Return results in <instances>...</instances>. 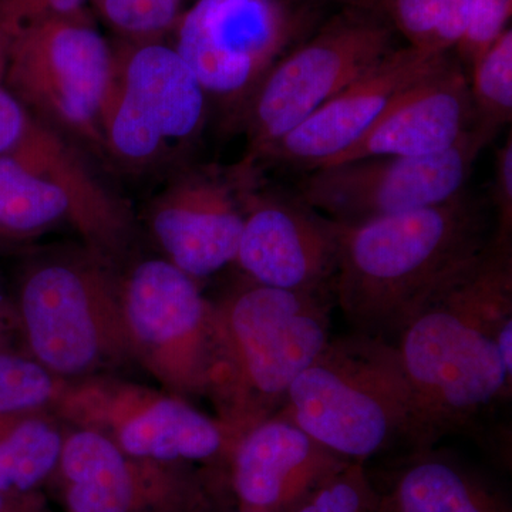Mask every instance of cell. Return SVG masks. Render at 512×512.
Returning a JSON list of instances; mask_svg holds the SVG:
<instances>
[{
	"label": "cell",
	"mask_w": 512,
	"mask_h": 512,
	"mask_svg": "<svg viewBox=\"0 0 512 512\" xmlns=\"http://www.w3.org/2000/svg\"><path fill=\"white\" fill-rule=\"evenodd\" d=\"M412 394L419 446L473 426L512 390V252L491 245L392 343Z\"/></svg>",
	"instance_id": "cell-1"
},
{
	"label": "cell",
	"mask_w": 512,
	"mask_h": 512,
	"mask_svg": "<svg viewBox=\"0 0 512 512\" xmlns=\"http://www.w3.org/2000/svg\"><path fill=\"white\" fill-rule=\"evenodd\" d=\"M339 225L335 301L353 333L390 343L494 239L483 208L466 191L436 207Z\"/></svg>",
	"instance_id": "cell-2"
},
{
	"label": "cell",
	"mask_w": 512,
	"mask_h": 512,
	"mask_svg": "<svg viewBox=\"0 0 512 512\" xmlns=\"http://www.w3.org/2000/svg\"><path fill=\"white\" fill-rule=\"evenodd\" d=\"M332 299L249 281L212 302L205 397L234 444L284 407L296 377L328 346Z\"/></svg>",
	"instance_id": "cell-3"
},
{
	"label": "cell",
	"mask_w": 512,
	"mask_h": 512,
	"mask_svg": "<svg viewBox=\"0 0 512 512\" xmlns=\"http://www.w3.org/2000/svg\"><path fill=\"white\" fill-rule=\"evenodd\" d=\"M279 412L350 463L397 446L417 450L412 394L396 349L352 333L328 346L296 377Z\"/></svg>",
	"instance_id": "cell-4"
},
{
	"label": "cell",
	"mask_w": 512,
	"mask_h": 512,
	"mask_svg": "<svg viewBox=\"0 0 512 512\" xmlns=\"http://www.w3.org/2000/svg\"><path fill=\"white\" fill-rule=\"evenodd\" d=\"M13 313L26 356L64 382L136 365L121 278L110 261L90 249L33 265L23 276Z\"/></svg>",
	"instance_id": "cell-5"
},
{
	"label": "cell",
	"mask_w": 512,
	"mask_h": 512,
	"mask_svg": "<svg viewBox=\"0 0 512 512\" xmlns=\"http://www.w3.org/2000/svg\"><path fill=\"white\" fill-rule=\"evenodd\" d=\"M60 222H69L87 249L107 261L130 241L126 207L59 131L32 114L18 147L0 156V235L33 237Z\"/></svg>",
	"instance_id": "cell-6"
},
{
	"label": "cell",
	"mask_w": 512,
	"mask_h": 512,
	"mask_svg": "<svg viewBox=\"0 0 512 512\" xmlns=\"http://www.w3.org/2000/svg\"><path fill=\"white\" fill-rule=\"evenodd\" d=\"M329 0H195L175 45L207 96L242 111L256 87L325 22Z\"/></svg>",
	"instance_id": "cell-7"
},
{
	"label": "cell",
	"mask_w": 512,
	"mask_h": 512,
	"mask_svg": "<svg viewBox=\"0 0 512 512\" xmlns=\"http://www.w3.org/2000/svg\"><path fill=\"white\" fill-rule=\"evenodd\" d=\"M383 13L345 8L326 19L256 87L241 114L254 164L326 101L394 49Z\"/></svg>",
	"instance_id": "cell-8"
},
{
	"label": "cell",
	"mask_w": 512,
	"mask_h": 512,
	"mask_svg": "<svg viewBox=\"0 0 512 512\" xmlns=\"http://www.w3.org/2000/svg\"><path fill=\"white\" fill-rule=\"evenodd\" d=\"M53 412L64 424L96 431L124 453L158 463L227 467L229 431L188 400L114 375L67 382Z\"/></svg>",
	"instance_id": "cell-9"
},
{
	"label": "cell",
	"mask_w": 512,
	"mask_h": 512,
	"mask_svg": "<svg viewBox=\"0 0 512 512\" xmlns=\"http://www.w3.org/2000/svg\"><path fill=\"white\" fill-rule=\"evenodd\" d=\"M111 62L113 49L83 12L37 20L10 35L3 86L55 130L104 144L101 107Z\"/></svg>",
	"instance_id": "cell-10"
},
{
	"label": "cell",
	"mask_w": 512,
	"mask_h": 512,
	"mask_svg": "<svg viewBox=\"0 0 512 512\" xmlns=\"http://www.w3.org/2000/svg\"><path fill=\"white\" fill-rule=\"evenodd\" d=\"M495 131L476 124L460 143L427 157H367L312 168L295 195L342 225L436 207L463 194Z\"/></svg>",
	"instance_id": "cell-11"
},
{
	"label": "cell",
	"mask_w": 512,
	"mask_h": 512,
	"mask_svg": "<svg viewBox=\"0 0 512 512\" xmlns=\"http://www.w3.org/2000/svg\"><path fill=\"white\" fill-rule=\"evenodd\" d=\"M208 96L173 46L134 40L113 49L101 107L103 143L133 164L151 163L197 136Z\"/></svg>",
	"instance_id": "cell-12"
},
{
	"label": "cell",
	"mask_w": 512,
	"mask_h": 512,
	"mask_svg": "<svg viewBox=\"0 0 512 512\" xmlns=\"http://www.w3.org/2000/svg\"><path fill=\"white\" fill-rule=\"evenodd\" d=\"M121 298L136 365L165 392L205 396L212 302L198 282L167 259H147L121 278Z\"/></svg>",
	"instance_id": "cell-13"
},
{
	"label": "cell",
	"mask_w": 512,
	"mask_h": 512,
	"mask_svg": "<svg viewBox=\"0 0 512 512\" xmlns=\"http://www.w3.org/2000/svg\"><path fill=\"white\" fill-rule=\"evenodd\" d=\"M55 478L66 512L215 511L214 488L190 467L130 456L92 430H67Z\"/></svg>",
	"instance_id": "cell-14"
},
{
	"label": "cell",
	"mask_w": 512,
	"mask_h": 512,
	"mask_svg": "<svg viewBox=\"0 0 512 512\" xmlns=\"http://www.w3.org/2000/svg\"><path fill=\"white\" fill-rule=\"evenodd\" d=\"M339 241L338 222L299 198L256 195L251 190L234 262L254 284L333 293Z\"/></svg>",
	"instance_id": "cell-15"
},
{
	"label": "cell",
	"mask_w": 512,
	"mask_h": 512,
	"mask_svg": "<svg viewBox=\"0 0 512 512\" xmlns=\"http://www.w3.org/2000/svg\"><path fill=\"white\" fill-rule=\"evenodd\" d=\"M252 178L254 165L244 163L231 175L191 174L171 185L150 212L165 259L197 282L232 264Z\"/></svg>",
	"instance_id": "cell-16"
},
{
	"label": "cell",
	"mask_w": 512,
	"mask_h": 512,
	"mask_svg": "<svg viewBox=\"0 0 512 512\" xmlns=\"http://www.w3.org/2000/svg\"><path fill=\"white\" fill-rule=\"evenodd\" d=\"M448 53L394 47L375 66L326 101L259 160L306 170L328 164L352 147L414 82L439 66Z\"/></svg>",
	"instance_id": "cell-17"
},
{
	"label": "cell",
	"mask_w": 512,
	"mask_h": 512,
	"mask_svg": "<svg viewBox=\"0 0 512 512\" xmlns=\"http://www.w3.org/2000/svg\"><path fill=\"white\" fill-rule=\"evenodd\" d=\"M349 464L278 412L239 437L225 478L242 510L291 512Z\"/></svg>",
	"instance_id": "cell-18"
},
{
	"label": "cell",
	"mask_w": 512,
	"mask_h": 512,
	"mask_svg": "<svg viewBox=\"0 0 512 512\" xmlns=\"http://www.w3.org/2000/svg\"><path fill=\"white\" fill-rule=\"evenodd\" d=\"M474 126L468 77L447 57L407 87L360 140L328 164L367 157L434 156L456 146Z\"/></svg>",
	"instance_id": "cell-19"
},
{
	"label": "cell",
	"mask_w": 512,
	"mask_h": 512,
	"mask_svg": "<svg viewBox=\"0 0 512 512\" xmlns=\"http://www.w3.org/2000/svg\"><path fill=\"white\" fill-rule=\"evenodd\" d=\"M384 512H511L503 495L450 454L409 451L379 487Z\"/></svg>",
	"instance_id": "cell-20"
},
{
	"label": "cell",
	"mask_w": 512,
	"mask_h": 512,
	"mask_svg": "<svg viewBox=\"0 0 512 512\" xmlns=\"http://www.w3.org/2000/svg\"><path fill=\"white\" fill-rule=\"evenodd\" d=\"M66 433L50 409L0 414V493L39 494L56 476Z\"/></svg>",
	"instance_id": "cell-21"
},
{
	"label": "cell",
	"mask_w": 512,
	"mask_h": 512,
	"mask_svg": "<svg viewBox=\"0 0 512 512\" xmlns=\"http://www.w3.org/2000/svg\"><path fill=\"white\" fill-rule=\"evenodd\" d=\"M382 12L409 46L448 53L466 33L470 0H384Z\"/></svg>",
	"instance_id": "cell-22"
},
{
	"label": "cell",
	"mask_w": 512,
	"mask_h": 512,
	"mask_svg": "<svg viewBox=\"0 0 512 512\" xmlns=\"http://www.w3.org/2000/svg\"><path fill=\"white\" fill-rule=\"evenodd\" d=\"M476 124L498 133L512 117V32L508 28L470 69Z\"/></svg>",
	"instance_id": "cell-23"
},
{
	"label": "cell",
	"mask_w": 512,
	"mask_h": 512,
	"mask_svg": "<svg viewBox=\"0 0 512 512\" xmlns=\"http://www.w3.org/2000/svg\"><path fill=\"white\" fill-rule=\"evenodd\" d=\"M67 382L50 375L35 360L0 350V414L19 410H53Z\"/></svg>",
	"instance_id": "cell-24"
},
{
	"label": "cell",
	"mask_w": 512,
	"mask_h": 512,
	"mask_svg": "<svg viewBox=\"0 0 512 512\" xmlns=\"http://www.w3.org/2000/svg\"><path fill=\"white\" fill-rule=\"evenodd\" d=\"M291 512H384L382 495L365 464L350 463Z\"/></svg>",
	"instance_id": "cell-25"
},
{
	"label": "cell",
	"mask_w": 512,
	"mask_h": 512,
	"mask_svg": "<svg viewBox=\"0 0 512 512\" xmlns=\"http://www.w3.org/2000/svg\"><path fill=\"white\" fill-rule=\"evenodd\" d=\"M107 23L133 40H156L174 29L185 0H93Z\"/></svg>",
	"instance_id": "cell-26"
},
{
	"label": "cell",
	"mask_w": 512,
	"mask_h": 512,
	"mask_svg": "<svg viewBox=\"0 0 512 512\" xmlns=\"http://www.w3.org/2000/svg\"><path fill=\"white\" fill-rule=\"evenodd\" d=\"M511 12L512 0H470L466 33L456 47L468 69L508 29Z\"/></svg>",
	"instance_id": "cell-27"
},
{
	"label": "cell",
	"mask_w": 512,
	"mask_h": 512,
	"mask_svg": "<svg viewBox=\"0 0 512 512\" xmlns=\"http://www.w3.org/2000/svg\"><path fill=\"white\" fill-rule=\"evenodd\" d=\"M86 0H0V29L12 35L30 23L82 13Z\"/></svg>",
	"instance_id": "cell-28"
},
{
	"label": "cell",
	"mask_w": 512,
	"mask_h": 512,
	"mask_svg": "<svg viewBox=\"0 0 512 512\" xmlns=\"http://www.w3.org/2000/svg\"><path fill=\"white\" fill-rule=\"evenodd\" d=\"M494 244L511 247L512 234V137L498 150L494 178Z\"/></svg>",
	"instance_id": "cell-29"
},
{
	"label": "cell",
	"mask_w": 512,
	"mask_h": 512,
	"mask_svg": "<svg viewBox=\"0 0 512 512\" xmlns=\"http://www.w3.org/2000/svg\"><path fill=\"white\" fill-rule=\"evenodd\" d=\"M28 109L0 83V156L12 153L29 126Z\"/></svg>",
	"instance_id": "cell-30"
},
{
	"label": "cell",
	"mask_w": 512,
	"mask_h": 512,
	"mask_svg": "<svg viewBox=\"0 0 512 512\" xmlns=\"http://www.w3.org/2000/svg\"><path fill=\"white\" fill-rule=\"evenodd\" d=\"M45 501L42 495H12L0 493V512H42Z\"/></svg>",
	"instance_id": "cell-31"
},
{
	"label": "cell",
	"mask_w": 512,
	"mask_h": 512,
	"mask_svg": "<svg viewBox=\"0 0 512 512\" xmlns=\"http://www.w3.org/2000/svg\"><path fill=\"white\" fill-rule=\"evenodd\" d=\"M342 3L345 8L370 10V12H382L384 0H333Z\"/></svg>",
	"instance_id": "cell-32"
},
{
	"label": "cell",
	"mask_w": 512,
	"mask_h": 512,
	"mask_svg": "<svg viewBox=\"0 0 512 512\" xmlns=\"http://www.w3.org/2000/svg\"><path fill=\"white\" fill-rule=\"evenodd\" d=\"M10 36L5 30L0 29V83H3L5 77L6 63H8V50H9Z\"/></svg>",
	"instance_id": "cell-33"
},
{
	"label": "cell",
	"mask_w": 512,
	"mask_h": 512,
	"mask_svg": "<svg viewBox=\"0 0 512 512\" xmlns=\"http://www.w3.org/2000/svg\"><path fill=\"white\" fill-rule=\"evenodd\" d=\"M12 323H15V313L10 312L8 308H5L3 302L0 301V330L8 333Z\"/></svg>",
	"instance_id": "cell-34"
},
{
	"label": "cell",
	"mask_w": 512,
	"mask_h": 512,
	"mask_svg": "<svg viewBox=\"0 0 512 512\" xmlns=\"http://www.w3.org/2000/svg\"><path fill=\"white\" fill-rule=\"evenodd\" d=\"M8 333L0 330V350H8Z\"/></svg>",
	"instance_id": "cell-35"
},
{
	"label": "cell",
	"mask_w": 512,
	"mask_h": 512,
	"mask_svg": "<svg viewBox=\"0 0 512 512\" xmlns=\"http://www.w3.org/2000/svg\"><path fill=\"white\" fill-rule=\"evenodd\" d=\"M221 512H252L247 510H242V508L237 507V505H234L232 508H228V510L221 511Z\"/></svg>",
	"instance_id": "cell-36"
},
{
	"label": "cell",
	"mask_w": 512,
	"mask_h": 512,
	"mask_svg": "<svg viewBox=\"0 0 512 512\" xmlns=\"http://www.w3.org/2000/svg\"><path fill=\"white\" fill-rule=\"evenodd\" d=\"M42 512H46V511H42Z\"/></svg>",
	"instance_id": "cell-37"
}]
</instances>
